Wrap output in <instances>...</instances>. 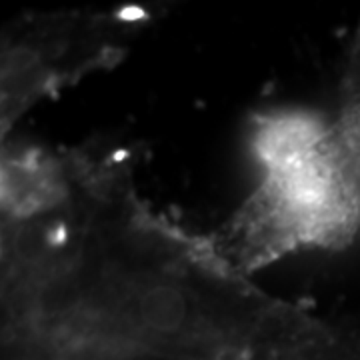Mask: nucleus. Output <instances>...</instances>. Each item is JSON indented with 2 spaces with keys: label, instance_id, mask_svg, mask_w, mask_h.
Returning <instances> with one entry per match:
<instances>
[{
  "label": "nucleus",
  "instance_id": "obj_1",
  "mask_svg": "<svg viewBox=\"0 0 360 360\" xmlns=\"http://www.w3.org/2000/svg\"><path fill=\"white\" fill-rule=\"evenodd\" d=\"M4 360H360L212 245L153 212L120 162L2 155Z\"/></svg>",
  "mask_w": 360,
  "mask_h": 360
},
{
  "label": "nucleus",
  "instance_id": "obj_2",
  "mask_svg": "<svg viewBox=\"0 0 360 360\" xmlns=\"http://www.w3.org/2000/svg\"><path fill=\"white\" fill-rule=\"evenodd\" d=\"M257 188L210 236L243 272L300 248L336 246L360 224V153L336 127L312 115L274 112L257 120Z\"/></svg>",
  "mask_w": 360,
  "mask_h": 360
},
{
  "label": "nucleus",
  "instance_id": "obj_3",
  "mask_svg": "<svg viewBox=\"0 0 360 360\" xmlns=\"http://www.w3.org/2000/svg\"><path fill=\"white\" fill-rule=\"evenodd\" d=\"M153 18L139 6L115 11H58L22 16L2 39V136L40 101L116 63Z\"/></svg>",
  "mask_w": 360,
  "mask_h": 360
},
{
  "label": "nucleus",
  "instance_id": "obj_4",
  "mask_svg": "<svg viewBox=\"0 0 360 360\" xmlns=\"http://www.w3.org/2000/svg\"><path fill=\"white\" fill-rule=\"evenodd\" d=\"M336 122L360 148V28L348 58L342 82V106Z\"/></svg>",
  "mask_w": 360,
  "mask_h": 360
}]
</instances>
